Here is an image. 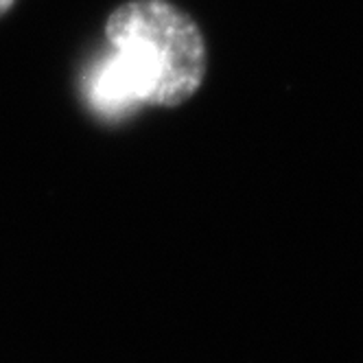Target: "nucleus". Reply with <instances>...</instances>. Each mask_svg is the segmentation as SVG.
I'll use <instances>...</instances> for the list:
<instances>
[{"label":"nucleus","mask_w":363,"mask_h":363,"mask_svg":"<svg viewBox=\"0 0 363 363\" xmlns=\"http://www.w3.org/2000/svg\"><path fill=\"white\" fill-rule=\"evenodd\" d=\"M106 38L140 103L175 108L201 86L203 35L191 16L167 0L123 3L108 18Z\"/></svg>","instance_id":"obj_1"},{"label":"nucleus","mask_w":363,"mask_h":363,"mask_svg":"<svg viewBox=\"0 0 363 363\" xmlns=\"http://www.w3.org/2000/svg\"><path fill=\"white\" fill-rule=\"evenodd\" d=\"M13 3H16V0H0V16H5L11 9Z\"/></svg>","instance_id":"obj_3"},{"label":"nucleus","mask_w":363,"mask_h":363,"mask_svg":"<svg viewBox=\"0 0 363 363\" xmlns=\"http://www.w3.org/2000/svg\"><path fill=\"white\" fill-rule=\"evenodd\" d=\"M88 94L94 108L108 116H121L140 103L134 84L129 82L114 53H110L92 70L88 79Z\"/></svg>","instance_id":"obj_2"}]
</instances>
